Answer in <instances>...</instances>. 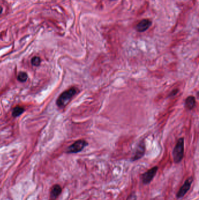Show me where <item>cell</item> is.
Listing matches in <instances>:
<instances>
[{
    "label": "cell",
    "mask_w": 199,
    "mask_h": 200,
    "mask_svg": "<svg viewBox=\"0 0 199 200\" xmlns=\"http://www.w3.org/2000/svg\"><path fill=\"white\" fill-rule=\"evenodd\" d=\"M185 140L183 138L178 139L172 152L173 161L175 163H179L182 160L184 157Z\"/></svg>",
    "instance_id": "cell-2"
},
{
    "label": "cell",
    "mask_w": 199,
    "mask_h": 200,
    "mask_svg": "<svg viewBox=\"0 0 199 200\" xmlns=\"http://www.w3.org/2000/svg\"><path fill=\"white\" fill-rule=\"evenodd\" d=\"M152 25V22L147 19L141 20L137 25L136 30L139 32H143L147 31Z\"/></svg>",
    "instance_id": "cell-7"
},
{
    "label": "cell",
    "mask_w": 199,
    "mask_h": 200,
    "mask_svg": "<svg viewBox=\"0 0 199 200\" xmlns=\"http://www.w3.org/2000/svg\"><path fill=\"white\" fill-rule=\"evenodd\" d=\"M88 142L84 140L80 139L76 141L73 144L69 146L67 150V153H77L81 152L86 146H88Z\"/></svg>",
    "instance_id": "cell-3"
},
{
    "label": "cell",
    "mask_w": 199,
    "mask_h": 200,
    "mask_svg": "<svg viewBox=\"0 0 199 200\" xmlns=\"http://www.w3.org/2000/svg\"><path fill=\"white\" fill-rule=\"evenodd\" d=\"M3 8L2 7L0 6V14H1L3 12Z\"/></svg>",
    "instance_id": "cell-15"
},
{
    "label": "cell",
    "mask_w": 199,
    "mask_h": 200,
    "mask_svg": "<svg viewBox=\"0 0 199 200\" xmlns=\"http://www.w3.org/2000/svg\"><path fill=\"white\" fill-rule=\"evenodd\" d=\"M146 153V143L144 140H141L137 146L134 153L131 158L132 161H137L141 159Z\"/></svg>",
    "instance_id": "cell-4"
},
{
    "label": "cell",
    "mask_w": 199,
    "mask_h": 200,
    "mask_svg": "<svg viewBox=\"0 0 199 200\" xmlns=\"http://www.w3.org/2000/svg\"><path fill=\"white\" fill-rule=\"evenodd\" d=\"M40 62H41V60L40 58L38 56L33 57L31 60L32 64L34 66H39L40 64Z\"/></svg>",
    "instance_id": "cell-12"
},
{
    "label": "cell",
    "mask_w": 199,
    "mask_h": 200,
    "mask_svg": "<svg viewBox=\"0 0 199 200\" xmlns=\"http://www.w3.org/2000/svg\"><path fill=\"white\" fill-rule=\"evenodd\" d=\"M28 79V75L25 72H20L18 76V80L21 82H25Z\"/></svg>",
    "instance_id": "cell-11"
},
{
    "label": "cell",
    "mask_w": 199,
    "mask_h": 200,
    "mask_svg": "<svg viewBox=\"0 0 199 200\" xmlns=\"http://www.w3.org/2000/svg\"><path fill=\"white\" fill-rule=\"evenodd\" d=\"M62 191V188L60 187V186L56 184L54 185L53 186L52 188H51V198L53 200L56 199L58 196L61 193Z\"/></svg>",
    "instance_id": "cell-8"
},
{
    "label": "cell",
    "mask_w": 199,
    "mask_h": 200,
    "mask_svg": "<svg viewBox=\"0 0 199 200\" xmlns=\"http://www.w3.org/2000/svg\"><path fill=\"white\" fill-rule=\"evenodd\" d=\"M193 182V178L192 177H189L188 178H187L186 180L185 181L184 184L182 186V187L180 188L179 190L178 191L176 194V197L177 198H183L190 190Z\"/></svg>",
    "instance_id": "cell-6"
},
{
    "label": "cell",
    "mask_w": 199,
    "mask_h": 200,
    "mask_svg": "<svg viewBox=\"0 0 199 200\" xmlns=\"http://www.w3.org/2000/svg\"><path fill=\"white\" fill-rule=\"evenodd\" d=\"M112 1H113V0H112Z\"/></svg>",
    "instance_id": "cell-16"
},
{
    "label": "cell",
    "mask_w": 199,
    "mask_h": 200,
    "mask_svg": "<svg viewBox=\"0 0 199 200\" xmlns=\"http://www.w3.org/2000/svg\"><path fill=\"white\" fill-rule=\"evenodd\" d=\"M158 170V167L157 166H154L152 167L151 169L148 170L146 172H145L141 176L142 182L144 184L147 185L150 184L151 181L153 180L154 177L156 175L157 171Z\"/></svg>",
    "instance_id": "cell-5"
},
{
    "label": "cell",
    "mask_w": 199,
    "mask_h": 200,
    "mask_svg": "<svg viewBox=\"0 0 199 200\" xmlns=\"http://www.w3.org/2000/svg\"><path fill=\"white\" fill-rule=\"evenodd\" d=\"M127 200H137V195L135 192H132L127 198Z\"/></svg>",
    "instance_id": "cell-13"
},
{
    "label": "cell",
    "mask_w": 199,
    "mask_h": 200,
    "mask_svg": "<svg viewBox=\"0 0 199 200\" xmlns=\"http://www.w3.org/2000/svg\"><path fill=\"white\" fill-rule=\"evenodd\" d=\"M78 88L75 87H72L68 89L64 92L58 98L56 104L60 108L65 107L73 98V97L78 93Z\"/></svg>",
    "instance_id": "cell-1"
},
{
    "label": "cell",
    "mask_w": 199,
    "mask_h": 200,
    "mask_svg": "<svg viewBox=\"0 0 199 200\" xmlns=\"http://www.w3.org/2000/svg\"><path fill=\"white\" fill-rule=\"evenodd\" d=\"M24 111H25V110H24V108H22L20 106H17L13 110L12 116L13 117H19L24 112Z\"/></svg>",
    "instance_id": "cell-10"
},
{
    "label": "cell",
    "mask_w": 199,
    "mask_h": 200,
    "mask_svg": "<svg viewBox=\"0 0 199 200\" xmlns=\"http://www.w3.org/2000/svg\"><path fill=\"white\" fill-rule=\"evenodd\" d=\"M185 107L188 110H192L196 105V98L194 96H189L185 100Z\"/></svg>",
    "instance_id": "cell-9"
},
{
    "label": "cell",
    "mask_w": 199,
    "mask_h": 200,
    "mask_svg": "<svg viewBox=\"0 0 199 200\" xmlns=\"http://www.w3.org/2000/svg\"><path fill=\"white\" fill-rule=\"evenodd\" d=\"M179 92V89H173L172 92L170 93V94L168 95L169 97H174Z\"/></svg>",
    "instance_id": "cell-14"
}]
</instances>
